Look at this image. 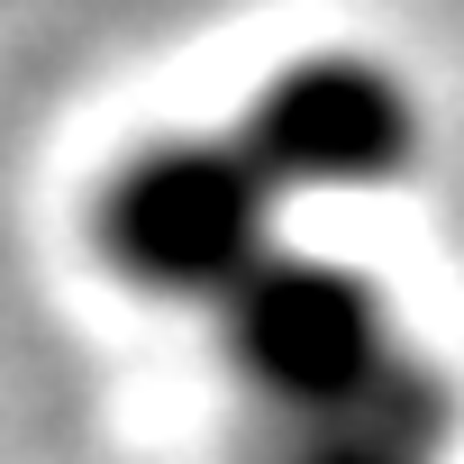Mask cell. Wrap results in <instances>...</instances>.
Listing matches in <instances>:
<instances>
[{
  "mask_svg": "<svg viewBox=\"0 0 464 464\" xmlns=\"http://www.w3.org/2000/svg\"><path fill=\"white\" fill-rule=\"evenodd\" d=\"M209 337H218V364L256 419V446L455 401V382L410 346L392 292L328 246H283L209 319Z\"/></svg>",
  "mask_w": 464,
  "mask_h": 464,
  "instance_id": "6da1fadb",
  "label": "cell"
},
{
  "mask_svg": "<svg viewBox=\"0 0 464 464\" xmlns=\"http://www.w3.org/2000/svg\"><path fill=\"white\" fill-rule=\"evenodd\" d=\"M92 246L128 292L218 319L292 246V209L265 182V164L237 146V128H173V137L128 146L101 173Z\"/></svg>",
  "mask_w": 464,
  "mask_h": 464,
  "instance_id": "7a4b0ae2",
  "label": "cell"
},
{
  "mask_svg": "<svg viewBox=\"0 0 464 464\" xmlns=\"http://www.w3.org/2000/svg\"><path fill=\"white\" fill-rule=\"evenodd\" d=\"M227 128L265 164L283 209L392 200L428 164V101L410 92L401 64H382L364 46H319V55L274 64Z\"/></svg>",
  "mask_w": 464,
  "mask_h": 464,
  "instance_id": "3957f363",
  "label": "cell"
},
{
  "mask_svg": "<svg viewBox=\"0 0 464 464\" xmlns=\"http://www.w3.org/2000/svg\"><path fill=\"white\" fill-rule=\"evenodd\" d=\"M455 428L464 410H401V419H364V428H328V437H274L265 464H455Z\"/></svg>",
  "mask_w": 464,
  "mask_h": 464,
  "instance_id": "277c9868",
  "label": "cell"
}]
</instances>
